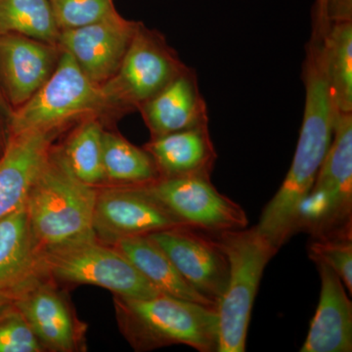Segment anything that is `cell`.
I'll list each match as a JSON object with an SVG mask.
<instances>
[{
    "mask_svg": "<svg viewBox=\"0 0 352 352\" xmlns=\"http://www.w3.org/2000/svg\"><path fill=\"white\" fill-rule=\"evenodd\" d=\"M39 273L60 285L101 287L124 298H144L160 293L122 252L95 234L41 250Z\"/></svg>",
    "mask_w": 352,
    "mask_h": 352,
    "instance_id": "52a82bcc",
    "label": "cell"
},
{
    "mask_svg": "<svg viewBox=\"0 0 352 352\" xmlns=\"http://www.w3.org/2000/svg\"><path fill=\"white\" fill-rule=\"evenodd\" d=\"M323 54L333 107L337 112L352 113V21L330 23Z\"/></svg>",
    "mask_w": 352,
    "mask_h": 352,
    "instance_id": "603a6c76",
    "label": "cell"
},
{
    "mask_svg": "<svg viewBox=\"0 0 352 352\" xmlns=\"http://www.w3.org/2000/svg\"><path fill=\"white\" fill-rule=\"evenodd\" d=\"M308 256L327 264L352 293V238L311 239Z\"/></svg>",
    "mask_w": 352,
    "mask_h": 352,
    "instance_id": "4316f807",
    "label": "cell"
},
{
    "mask_svg": "<svg viewBox=\"0 0 352 352\" xmlns=\"http://www.w3.org/2000/svg\"><path fill=\"white\" fill-rule=\"evenodd\" d=\"M0 352H44L38 338L13 303L0 311Z\"/></svg>",
    "mask_w": 352,
    "mask_h": 352,
    "instance_id": "484cf974",
    "label": "cell"
},
{
    "mask_svg": "<svg viewBox=\"0 0 352 352\" xmlns=\"http://www.w3.org/2000/svg\"><path fill=\"white\" fill-rule=\"evenodd\" d=\"M144 186L180 224L214 234L249 224L243 208L220 193L210 177H159Z\"/></svg>",
    "mask_w": 352,
    "mask_h": 352,
    "instance_id": "30bf717a",
    "label": "cell"
},
{
    "mask_svg": "<svg viewBox=\"0 0 352 352\" xmlns=\"http://www.w3.org/2000/svg\"><path fill=\"white\" fill-rule=\"evenodd\" d=\"M182 224L144 185L97 187L92 228L106 244L113 245L124 238L149 235Z\"/></svg>",
    "mask_w": 352,
    "mask_h": 352,
    "instance_id": "8fae6325",
    "label": "cell"
},
{
    "mask_svg": "<svg viewBox=\"0 0 352 352\" xmlns=\"http://www.w3.org/2000/svg\"><path fill=\"white\" fill-rule=\"evenodd\" d=\"M12 303V298L9 295L8 293H4V292H0V311L3 308L8 307L9 305Z\"/></svg>",
    "mask_w": 352,
    "mask_h": 352,
    "instance_id": "4dcf8cb0",
    "label": "cell"
},
{
    "mask_svg": "<svg viewBox=\"0 0 352 352\" xmlns=\"http://www.w3.org/2000/svg\"><path fill=\"white\" fill-rule=\"evenodd\" d=\"M13 109L9 105L6 95L0 85V147H6L10 133L11 120H12Z\"/></svg>",
    "mask_w": 352,
    "mask_h": 352,
    "instance_id": "f1b7e54d",
    "label": "cell"
},
{
    "mask_svg": "<svg viewBox=\"0 0 352 352\" xmlns=\"http://www.w3.org/2000/svg\"><path fill=\"white\" fill-rule=\"evenodd\" d=\"M302 78L305 113L293 162L256 226L278 250L296 234L300 206L314 186L333 138L337 111L326 78L323 38L317 34H311L307 43Z\"/></svg>",
    "mask_w": 352,
    "mask_h": 352,
    "instance_id": "6da1fadb",
    "label": "cell"
},
{
    "mask_svg": "<svg viewBox=\"0 0 352 352\" xmlns=\"http://www.w3.org/2000/svg\"><path fill=\"white\" fill-rule=\"evenodd\" d=\"M3 148L0 147V159H1L2 154H3Z\"/></svg>",
    "mask_w": 352,
    "mask_h": 352,
    "instance_id": "1f68e13d",
    "label": "cell"
},
{
    "mask_svg": "<svg viewBox=\"0 0 352 352\" xmlns=\"http://www.w3.org/2000/svg\"><path fill=\"white\" fill-rule=\"evenodd\" d=\"M138 25L116 9L92 24L62 30L58 44L90 80L102 85L120 68Z\"/></svg>",
    "mask_w": 352,
    "mask_h": 352,
    "instance_id": "4fadbf2b",
    "label": "cell"
},
{
    "mask_svg": "<svg viewBox=\"0 0 352 352\" xmlns=\"http://www.w3.org/2000/svg\"><path fill=\"white\" fill-rule=\"evenodd\" d=\"M60 32L50 0H0V34L58 43Z\"/></svg>",
    "mask_w": 352,
    "mask_h": 352,
    "instance_id": "cb8c5ba5",
    "label": "cell"
},
{
    "mask_svg": "<svg viewBox=\"0 0 352 352\" xmlns=\"http://www.w3.org/2000/svg\"><path fill=\"white\" fill-rule=\"evenodd\" d=\"M151 138L208 126V106L195 69L187 66L180 75L138 109Z\"/></svg>",
    "mask_w": 352,
    "mask_h": 352,
    "instance_id": "2e32d148",
    "label": "cell"
},
{
    "mask_svg": "<svg viewBox=\"0 0 352 352\" xmlns=\"http://www.w3.org/2000/svg\"><path fill=\"white\" fill-rule=\"evenodd\" d=\"M96 193L72 173L56 141L24 203L39 250L94 234Z\"/></svg>",
    "mask_w": 352,
    "mask_h": 352,
    "instance_id": "3957f363",
    "label": "cell"
},
{
    "mask_svg": "<svg viewBox=\"0 0 352 352\" xmlns=\"http://www.w3.org/2000/svg\"><path fill=\"white\" fill-rule=\"evenodd\" d=\"M105 126L88 118L72 126L58 142L69 170L83 183L94 187L106 185L103 170V133Z\"/></svg>",
    "mask_w": 352,
    "mask_h": 352,
    "instance_id": "44dd1931",
    "label": "cell"
},
{
    "mask_svg": "<svg viewBox=\"0 0 352 352\" xmlns=\"http://www.w3.org/2000/svg\"><path fill=\"white\" fill-rule=\"evenodd\" d=\"M197 293L217 307L228 280V259L212 233L176 226L149 234Z\"/></svg>",
    "mask_w": 352,
    "mask_h": 352,
    "instance_id": "7c38bea8",
    "label": "cell"
},
{
    "mask_svg": "<svg viewBox=\"0 0 352 352\" xmlns=\"http://www.w3.org/2000/svg\"><path fill=\"white\" fill-rule=\"evenodd\" d=\"M39 254L23 204L0 219V292L9 294L38 274Z\"/></svg>",
    "mask_w": 352,
    "mask_h": 352,
    "instance_id": "d6986e66",
    "label": "cell"
},
{
    "mask_svg": "<svg viewBox=\"0 0 352 352\" xmlns=\"http://www.w3.org/2000/svg\"><path fill=\"white\" fill-rule=\"evenodd\" d=\"M60 31L103 19L113 10V0H50Z\"/></svg>",
    "mask_w": 352,
    "mask_h": 352,
    "instance_id": "d4e9b609",
    "label": "cell"
},
{
    "mask_svg": "<svg viewBox=\"0 0 352 352\" xmlns=\"http://www.w3.org/2000/svg\"><path fill=\"white\" fill-rule=\"evenodd\" d=\"M62 51L58 43L19 34H0V85L13 111L50 80Z\"/></svg>",
    "mask_w": 352,
    "mask_h": 352,
    "instance_id": "5bb4252c",
    "label": "cell"
},
{
    "mask_svg": "<svg viewBox=\"0 0 352 352\" xmlns=\"http://www.w3.org/2000/svg\"><path fill=\"white\" fill-rule=\"evenodd\" d=\"M214 235L226 252L229 267L226 288L217 305V352H244L252 307L264 270L279 250L258 226Z\"/></svg>",
    "mask_w": 352,
    "mask_h": 352,
    "instance_id": "5b68a950",
    "label": "cell"
},
{
    "mask_svg": "<svg viewBox=\"0 0 352 352\" xmlns=\"http://www.w3.org/2000/svg\"><path fill=\"white\" fill-rule=\"evenodd\" d=\"M44 351H87V325L78 318L66 292L38 273L9 293Z\"/></svg>",
    "mask_w": 352,
    "mask_h": 352,
    "instance_id": "9c48e42d",
    "label": "cell"
},
{
    "mask_svg": "<svg viewBox=\"0 0 352 352\" xmlns=\"http://www.w3.org/2000/svg\"><path fill=\"white\" fill-rule=\"evenodd\" d=\"M329 22L352 21V0H327Z\"/></svg>",
    "mask_w": 352,
    "mask_h": 352,
    "instance_id": "83f0119b",
    "label": "cell"
},
{
    "mask_svg": "<svg viewBox=\"0 0 352 352\" xmlns=\"http://www.w3.org/2000/svg\"><path fill=\"white\" fill-rule=\"evenodd\" d=\"M329 27H330V22L327 17V0H316L314 7L312 32L324 36Z\"/></svg>",
    "mask_w": 352,
    "mask_h": 352,
    "instance_id": "f546056e",
    "label": "cell"
},
{
    "mask_svg": "<svg viewBox=\"0 0 352 352\" xmlns=\"http://www.w3.org/2000/svg\"><path fill=\"white\" fill-rule=\"evenodd\" d=\"M314 263L320 275V298L300 352H351V300L337 273L322 261Z\"/></svg>",
    "mask_w": 352,
    "mask_h": 352,
    "instance_id": "e0dca14e",
    "label": "cell"
},
{
    "mask_svg": "<svg viewBox=\"0 0 352 352\" xmlns=\"http://www.w3.org/2000/svg\"><path fill=\"white\" fill-rule=\"evenodd\" d=\"M103 170L106 185H145L160 177L151 155L116 129L104 131Z\"/></svg>",
    "mask_w": 352,
    "mask_h": 352,
    "instance_id": "7402d4cb",
    "label": "cell"
},
{
    "mask_svg": "<svg viewBox=\"0 0 352 352\" xmlns=\"http://www.w3.org/2000/svg\"><path fill=\"white\" fill-rule=\"evenodd\" d=\"M113 245L160 293L217 307L185 281L166 252L149 235L124 238Z\"/></svg>",
    "mask_w": 352,
    "mask_h": 352,
    "instance_id": "ffe728a7",
    "label": "cell"
},
{
    "mask_svg": "<svg viewBox=\"0 0 352 352\" xmlns=\"http://www.w3.org/2000/svg\"><path fill=\"white\" fill-rule=\"evenodd\" d=\"M88 118L100 120L106 129H116L124 116L111 103L101 85L90 80L63 50L50 80L14 111L9 135L32 129L67 131Z\"/></svg>",
    "mask_w": 352,
    "mask_h": 352,
    "instance_id": "277c9868",
    "label": "cell"
},
{
    "mask_svg": "<svg viewBox=\"0 0 352 352\" xmlns=\"http://www.w3.org/2000/svg\"><path fill=\"white\" fill-rule=\"evenodd\" d=\"M186 67L162 32L139 22L120 68L102 90L124 117L138 111Z\"/></svg>",
    "mask_w": 352,
    "mask_h": 352,
    "instance_id": "ba28073f",
    "label": "cell"
},
{
    "mask_svg": "<svg viewBox=\"0 0 352 352\" xmlns=\"http://www.w3.org/2000/svg\"><path fill=\"white\" fill-rule=\"evenodd\" d=\"M64 131H24L11 133L0 159V219L25 203L51 147Z\"/></svg>",
    "mask_w": 352,
    "mask_h": 352,
    "instance_id": "9a60e30c",
    "label": "cell"
},
{
    "mask_svg": "<svg viewBox=\"0 0 352 352\" xmlns=\"http://www.w3.org/2000/svg\"><path fill=\"white\" fill-rule=\"evenodd\" d=\"M122 335L135 351L184 344L200 352H217V307L159 293L144 298L113 296Z\"/></svg>",
    "mask_w": 352,
    "mask_h": 352,
    "instance_id": "7a4b0ae2",
    "label": "cell"
},
{
    "mask_svg": "<svg viewBox=\"0 0 352 352\" xmlns=\"http://www.w3.org/2000/svg\"><path fill=\"white\" fill-rule=\"evenodd\" d=\"M352 238V113H336L332 141L300 206L296 233Z\"/></svg>",
    "mask_w": 352,
    "mask_h": 352,
    "instance_id": "8992f818",
    "label": "cell"
},
{
    "mask_svg": "<svg viewBox=\"0 0 352 352\" xmlns=\"http://www.w3.org/2000/svg\"><path fill=\"white\" fill-rule=\"evenodd\" d=\"M143 148L154 160L160 177H210L217 159L208 126L151 138Z\"/></svg>",
    "mask_w": 352,
    "mask_h": 352,
    "instance_id": "ac0fdd59",
    "label": "cell"
}]
</instances>
